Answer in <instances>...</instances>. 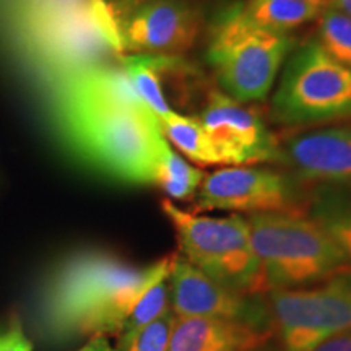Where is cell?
<instances>
[{
  "mask_svg": "<svg viewBox=\"0 0 351 351\" xmlns=\"http://www.w3.org/2000/svg\"><path fill=\"white\" fill-rule=\"evenodd\" d=\"M78 351H117L109 345L106 337H91V340Z\"/></svg>",
  "mask_w": 351,
  "mask_h": 351,
  "instance_id": "cb8c5ba5",
  "label": "cell"
},
{
  "mask_svg": "<svg viewBox=\"0 0 351 351\" xmlns=\"http://www.w3.org/2000/svg\"><path fill=\"white\" fill-rule=\"evenodd\" d=\"M169 296L176 315L234 320L257 330L275 333L267 296L245 295L223 287L181 256H173Z\"/></svg>",
  "mask_w": 351,
  "mask_h": 351,
  "instance_id": "ba28073f",
  "label": "cell"
},
{
  "mask_svg": "<svg viewBox=\"0 0 351 351\" xmlns=\"http://www.w3.org/2000/svg\"><path fill=\"white\" fill-rule=\"evenodd\" d=\"M274 337L234 320L176 315L168 351H251Z\"/></svg>",
  "mask_w": 351,
  "mask_h": 351,
  "instance_id": "4fadbf2b",
  "label": "cell"
},
{
  "mask_svg": "<svg viewBox=\"0 0 351 351\" xmlns=\"http://www.w3.org/2000/svg\"><path fill=\"white\" fill-rule=\"evenodd\" d=\"M328 2H330V0H328Z\"/></svg>",
  "mask_w": 351,
  "mask_h": 351,
  "instance_id": "4316f807",
  "label": "cell"
},
{
  "mask_svg": "<svg viewBox=\"0 0 351 351\" xmlns=\"http://www.w3.org/2000/svg\"><path fill=\"white\" fill-rule=\"evenodd\" d=\"M307 215L335 241L351 269V194L345 187L319 186L309 200Z\"/></svg>",
  "mask_w": 351,
  "mask_h": 351,
  "instance_id": "5bb4252c",
  "label": "cell"
},
{
  "mask_svg": "<svg viewBox=\"0 0 351 351\" xmlns=\"http://www.w3.org/2000/svg\"><path fill=\"white\" fill-rule=\"evenodd\" d=\"M0 351H33V346L15 322L5 332H0Z\"/></svg>",
  "mask_w": 351,
  "mask_h": 351,
  "instance_id": "7402d4cb",
  "label": "cell"
},
{
  "mask_svg": "<svg viewBox=\"0 0 351 351\" xmlns=\"http://www.w3.org/2000/svg\"><path fill=\"white\" fill-rule=\"evenodd\" d=\"M205 171L195 168L169 147L168 140L161 150L155 184L171 200H187L194 197L205 179Z\"/></svg>",
  "mask_w": 351,
  "mask_h": 351,
  "instance_id": "ac0fdd59",
  "label": "cell"
},
{
  "mask_svg": "<svg viewBox=\"0 0 351 351\" xmlns=\"http://www.w3.org/2000/svg\"><path fill=\"white\" fill-rule=\"evenodd\" d=\"M283 125H317L351 117V69L337 62L317 39L289 56L271 99Z\"/></svg>",
  "mask_w": 351,
  "mask_h": 351,
  "instance_id": "8992f818",
  "label": "cell"
},
{
  "mask_svg": "<svg viewBox=\"0 0 351 351\" xmlns=\"http://www.w3.org/2000/svg\"><path fill=\"white\" fill-rule=\"evenodd\" d=\"M332 7H335L337 10L346 13L351 16V0H330Z\"/></svg>",
  "mask_w": 351,
  "mask_h": 351,
  "instance_id": "d4e9b609",
  "label": "cell"
},
{
  "mask_svg": "<svg viewBox=\"0 0 351 351\" xmlns=\"http://www.w3.org/2000/svg\"><path fill=\"white\" fill-rule=\"evenodd\" d=\"M319 44L337 62L351 69V16L328 7L319 19Z\"/></svg>",
  "mask_w": 351,
  "mask_h": 351,
  "instance_id": "ffe728a7",
  "label": "cell"
},
{
  "mask_svg": "<svg viewBox=\"0 0 351 351\" xmlns=\"http://www.w3.org/2000/svg\"><path fill=\"white\" fill-rule=\"evenodd\" d=\"M309 351H351V328L328 337Z\"/></svg>",
  "mask_w": 351,
  "mask_h": 351,
  "instance_id": "603a6c76",
  "label": "cell"
},
{
  "mask_svg": "<svg viewBox=\"0 0 351 351\" xmlns=\"http://www.w3.org/2000/svg\"><path fill=\"white\" fill-rule=\"evenodd\" d=\"M282 161L304 181L351 186V125L295 135L282 145Z\"/></svg>",
  "mask_w": 351,
  "mask_h": 351,
  "instance_id": "7c38bea8",
  "label": "cell"
},
{
  "mask_svg": "<svg viewBox=\"0 0 351 351\" xmlns=\"http://www.w3.org/2000/svg\"><path fill=\"white\" fill-rule=\"evenodd\" d=\"M267 300L283 351H309L351 328V269L313 287L271 289Z\"/></svg>",
  "mask_w": 351,
  "mask_h": 351,
  "instance_id": "52a82bcc",
  "label": "cell"
},
{
  "mask_svg": "<svg viewBox=\"0 0 351 351\" xmlns=\"http://www.w3.org/2000/svg\"><path fill=\"white\" fill-rule=\"evenodd\" d=\"M60 127L78 155L122 181L155 184L166 142L150 109L60 91Z\"/></svg>",
  "mask_w": 351,
  "mask_h": 351,
  "instance_id": "7a4b0ae2",
  "label": "cell"
},
{
  "mask_svg": "<svg viewBox=\"0 0 351 351\" xmlns=\"http://www.w3.org/2000/svg\"><path fill=\"white\" fill-rule=\"evenodd\" d=\"M122 47L138 54L173 56L192 46L199 12L189 0H138L114 12Z\"/></svg>",
  "mask_w": 351,
  "mask_h": 351,
  "instance_id": "8fae6325",
  "label": "cell"
},
{
  "mask_svg": "<svg viewBox=\"0 0 351 351\" xmlns=\"http://www.w3.org/2000/svg\"><path fill=\"white\" fill-rule=\"evenodd\" d=\"M158 121H160L165 138L173 142L174 147L189 160L202 166L221 165V160L199 117L184 116L171 109Z\"/></svg>",
  "mask_w": 351,
  "mask_h": 351,
  "instance_id": "e0dca14e",
  "label": "cell"
},
{
  "mask_svg": "<svg viewBox=\"0 0 351 351\" xmlns=\"http://www.w3.org/2000/svg\"><path fill=\"white\" fill-rule=\"evenodd\" d=\"M202 212H301L300 192L288 176L257 166H230L205 176L197 191Z\"/></svg>",
  "mask_w": 351,
  "mask_h": 351,
  "instance_id": "9c48e42d",
  "label": "cell"
},
{
  "mask_svg": "<svg viewBox=\"0 0 351 351\" xmlns=\"http://www.w3.org/2000/svg\"><path fill=\"white\" fill-rule=\"evenodd\" d=\"M330 5L328 0H249L244 7L256 25L288 34L309 21L319 20Z\"/></svg>",
  "mask_w": 351,
  "mask_h": 351,
  "instance_id": "9a60e30c",
  "label": "cell"
},
{
  "mask_svg": "<svg viewBox=\"0 0 351 351\" xmlns=\"http://www.w3.org/2000/svg\"><path fill=\"white\" fill-rule=\"evenodd\" d=\"M247 221L267 293L313 287L350 269L335 241L309 215L256 213Z\"/></svg>",
  "mask_w": 351,
  "mask_h": 351,
  "instance_id": "3957f363",
  "label": "cell"
},
{
  "mask_svg": "<svg viewBox=\"0 0 351 351\" xmlns=\"http://www.w3.org/2000/svg\"><path fill=\"white\" fill-rule=\"evenodd\" d=\"M221 165L254 166L282 161V147L257 112L213 91L199 116Z\"/></svg>",
  "mask_w": 351,
  "mask_h": 351,
  "instance_id": "30bf717a",
  "label": "cell"
},
{
  "mask_svg": "<svg viewBox=\"0 0 351 351\" xmlns=\"http://www.w3.org/2000/svg\"><path fill=\"white\" fill-rule=\"evenodd\" d=\"M251 351H283V348L280 346V343H275V341L270 339L269 341H265V343L256 346V348L251 350Z\"/></svg>",
  "mask_w": 351,
  "mask_h": 351,
  "instance_id": "484cf974",
  "label": "cell"
},
{
  "mask_svg": "<svg viewBox=\"0 0 351 351\" xmlns=\"http://www.w3.org/2000/svg\"><path fill=\"white\" fill-rule=\"evenodd\" d=\"M161 207L176 231L181 257L189 263L234 291L267 293L247 218L239 213L205 217L179 208L173 200H163Z\"/></svg>",
  "mask_w": 351,
  "mask_h": 351,
  "instance_id": "5b68a950",
  "label": "cell"
},
{
  "mask_svg": "<svg viewBox=\"0 0 351 351\" xmlns=\"http://www.w3.org/2000/svg\"><path fill=\"white\" fill-rule=\"evenodd\" d=\"M176 314L168 309L163 315L134 330L119 335L117 351H168Z\"/></svg>",
  "mask_w": 351,
  "mask_h": 351,
  "instance_id": "44dd1931",
  "label": "cell"
},
{
  "mask_svg": "<svg viewBox=\"0 0 351 351\" xmlns=\"http://www.w3.org/2000/svg\"><path fill=\"white\" fill-rule=\"evenodd\" d=\"M174 56L137 54L124 59V72L150 111L160 119L171 111L163 88V75L178 62Z\"/></svg>",
  "mask_w": 351,
  "mask_h": 351,
  "instance_id": "2e32d148",
  "label": "cell"
},
{
  "mask_svg": "<svg viewBox=\"0 0 351 351\" xmlns=\"http://www.w3.org/2000/svg\"><path fill=\"white\" fill-rule=\"evenodd\" d=\"M171 265H173V256L158 261V270L153 278L147 283L143 291L140 293L137 301L134 302L129 317H127L122 332L134 330V328L142 327L145 324L152 322L163 315L166 311L171 309V296H169V274Z\"/></svg>",
  "mask_w": 351,
  "mask_h": 351,
  "instance_id": "d6986e66",
  "label": "cell"
},
{
  "mask_svg": "<svg viewBox=\"0 0 351 351\" xmlns=\"http://www.w3.org/2000/svg\"><path fill=\"white\" fill-rule=\"evenodd\" d=\"M291 47L288 34L262 28L244 3H232L217 16L207 57L226 95L251 103L267 98Z\"/></svg>",
  "mask_w": 351,
  "mask_h": 351,
  "instance_id": "277c9868",
  "label": "cell"
},
{
  "mask_svg": "<svg viewBox=\"0 0 351 351\" xmlns=\"http://www.w3.org/2000/svg\"><path fill=\"white\" fill-rule=\"evenodd\" d=\"M156 270L158 262L138 269L108 252L73 254L56 267L39 291V332L51 343L121 335L134 302Z\"/></svg>",
  "mask_w": 351,
  "mask_h": 351,
  "instance_id": "6da1fadb",
  "label": "cell"
}]
</instances>
